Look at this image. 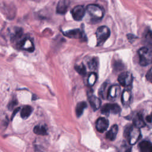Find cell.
Wrapping results in <instances>:
<instances>
[{
	"label": "cell",
	"mask_w": 152,
	"mask_h": 152,
	"mask_svg": "<svg viewBox=\"0 0 152 152\" xmlns=\"http://www.w3.org/2000/svg\"><path fill=\"white\" fill-rule=\"evenodd\" d=\"M124 135L127 139L130 144L134 145L140 138L141 132L140 128L136 127L134 125L130 126L126 129Z\"/></svg>",
	"instance_id": "cell-1"
},
{
	"label": "cell",
	"mask_w": 152,
	"mask_h": 152,
	"mask_svg": "<svg viewBox=\"0 0 152 152\" xmlns=\"http://www.w3.org/2000/svg\"><path fill=\"white\" fill-rule=\"evenodd\" d=\"M140 64L146 66L152 63V47H143L139 51Z\"/></svg>",
	"instance_id": "cell-2"
},
{
	"label": "cell",
	"mask_w": 152,
	"mask_h": 152,
	"mask_svg": "<svg viewBox=\"0 0 152 152\" xmlns=\"http://www.w3.org/2000/svg\"><path fill=\"white\" fill-rule=\"evenodd\" d=\"M86 11L92 20L95 21L100 20L104 15L103 9L99 6L90 4L86 8Z\"/></svg>",
	"instance_id": "cell-3"
},
{
	"label": "cell",
	"mask_w": 152,
	"mask_h": 152,
	"mask_svg": "<svg viewBox=\"0 0 152 152\" xmlns=\"http://www.w3.org/2000/svg\"><path fill=\"white\" fill-rule=\"evenodd\" d=\"M96 34L97 38V45L98 46H102L109 37L110 30L108 27L102 26L98 29Z\"/></svg>",
	"instance_id": "cell-4"
},
{
	"label": "cell",
	"mask_w": 152,
	"mask_h": 152,
	"mask_svg": "<svg viewBox=\"0 0 152 152\" xmlns=\"http://www.w3.org/2000/svg\"><path fill=\"white\" fill-rule=\"evenodd\" d=\"M118 82L119 84L124 87H128L132 84L133 77L130 72H123L118 76Z\"/></svg>",
	"instance_id": "cell-5"
},
{
	"label": "cell",
	"mask_w": 152,
	"mask_h": 152,
	"mask_svg": "<svg viewBox=\"0 0 152 152\" xmlns=\"http://www.w3.org/2000/svg\"><path fill=\"white\" fill-rule=\"evenodd\" d=\"M121 112V108L117 104L107 103L105 105L101 110V112L103 114L108 115L109 114H118Z\"/></svg>",
	"instance_id": "cell-6"
},
{
	"label": "cell",
	"mask_w": 152,
	"mask_h": 152,
	"mask_svg": "<svg viewBox=\"0 0 152 152\" xmlns=\"http://www.w3.org/2000/svg\"><path fill=\"white\" fill-rule=\"evenodd\" d=\"M86 10L83 6H75L73 8L71 14L73 19L76 21H80L84 16Z\"/></svg>",
	"instance_id": "cell-7"
},
{
	"label": "cell",
	"mask_w": 152,
	"mask_h": 152,
	"mask_svg": "<svg viewBox=\"0 0 152 152\" xmlns=\"http://www.w3.org/2000/svg\"><path fill=\"white\" fill-rule=\"evenodd\" d=\"M19 46L22 50L29 52H33L35 50V47L33 42L29 38L22 39L19 43Z\"/></svg>",
	"instance_id": "cell-8"
},
{
	"label": "cell",
	"mask_w": 152,
	"mask_h": 152,
	"mask_svg": "<svg viewBox=\"0 0 152 152\" xmlns=\"http://www.w3.org/2000/svg\"><path fill=\"white\" fill-rule=\"evenodd\" d=\"M109 126L108 121L105 118H99L96 123V130L100 132H105Z\"/></svg>",
	"instance_id": "cell-9"
},
{
	"label": "cell",
	"mask_w": 152,
	"mask_h": 152,
	"mask_svg": "<svg viewBox=\"0 0 152 152\" xmlns=\"http://www.w3.org/2000/svg\"><path fill=\"white\" fill-rule=\"evenodd\" d=\"M119 91H120V87L119 86L114 85L111 86L108 90L107 98L111 100H115V99L117 98L118 96L119 95Z\"/></svg>",
	"instance_id": "cell-10"
},
{
	"label": "cell",
	"mask_w": 152,
	"mask_h": 152,
	"mask_svg": "<svg viewBox=\"0 0 152 152\" xmlns=\"http://www.w3.org/2000/svg\"><path fill=\"white\" fill-rule=\"evenodd\" d=\"M64 35L70 38L74 39H81L83 37V32L79 29L68 30V31L64 32Z\"/></svg>",
	"instance_id": "cell-11"
},
{
	"label": "cell",
	"mask_w": 152,
	"mask_h": 152,
	"mask_svg": "<svg viewBox=\"0 0 152 152\" xmlns=\"http://www.w3.org/2000/svg\"><path fill=\"white\" fill-rule=\"evenodd\" d=\"M70 4V1L67 0H61L58 2L56 7V12L60 14H65L68 9Z\"/></svg>",
	"instance_id": "cell-12"
},
{
	"label": "cell",
	"mask_w": 152,
	"mask_h": 152,
	"mask_svg": "<svg viewBox=\"0 0 152 152\" xmlns=\"http://www.w3.org/2000/svg\"><path fill=\"white\" fill-rule=\"evenodd\" d=\"M89 101L94 111H96L99 109L101 105V101L98 97L93 95H89Z\"/></svg>",
	"instance_id": "cell-13"
},
{
	"label": "cell",
	"mask_w": 152,
	"mask_h": 152,
	"mask_svg": "<svg viewBox=\"0 0 152 152\" xmlns=\"http://www.w3.org/2000/svg\"><path fill=\"white\" fill-rule=\"evenodd\" d=\"M133 125L139 128L145 127L146 123L143 116L140 114H137L133 118Z\"/></svg>",
	"instance_id": "cell-14"
},
{
	"label": "cell",
	"mask_w": 152,
	"mask_h": 152,
	"mask_svg": "<svg viewBox=\"0 0 152 152\" xmlns=\"http://www.w3.org/2000/svg\"><path fill=\"white\" fill-rule=\"evenodd\" d=\"M118 131V127L117 125H114L111 128L110 130L108 131L106 134V138L110 141L115 140Z\"/></svg>",
	"instance_id": "cell-15"
},
{
	"label": "cell",
	"mask_w": 152,
	"mask_h": 152,
	"mask_svg": "<svg viewBox=\"0 0 152 152\" xmlns=\"http://www.w3.org/2000/svg\"><path fill=\"white\" fill-rule=\"evenodd\" d=\"M131 98V92L130 89H126L122 94L121 100L124 105H129Z\"/></svg>",
	"instance_id": "cell-16"
},
{
	"label": "cell",
	"mask_w": 152,
	"mask_h": 152,
	"mask_svg": "<svg viewBox=\"0 0 152 152\" xmlns=\"http://www.w3.org/2000/svg\"><path fill=\"white\" fill-rule=\"evenodd\" d=\"M10 36L12 40H19L23 36V30L21 28L15 27L14 29L11 30Z\"/></svg>",
	"instance_id": "cell-17"
},
{
	"label": "cell",
	"mask_w": 152,
	"mask_h": 152,
	"mask_svg": "<svg viewBox=\"0 0 152 152\" xmlns=\"http://www.w3.org/2000/svg\"><path fill=\"white\" fill-rule=\"evenodd\" d=\"M141 152H152V143L149 141H143L139 143Z\"/></svg>",
	"instance_id": "cell-18"
},
{
	"label": "cell",
	"mask_w": 152,
	"mask_h": 152,
	"mask_svg": "<svg viewBox=\"0 0 152 152\" xmlns=\"http://www.w3.org/2000/svg\"><path fill=\"white\" fill-rule=\"evenodd\" d=\"M87 105L85 102H81L77 105L75 108V112L77 117H80L82 115L84 110L87 108Z\"/></svg>",
	"instance_id": "cell-19"
},
{
	"label": "cell",
	"mask_w": 152,
	"mask_h": 152,
	"mask_svg": "<svg viewBox=\"0 0 152 152\" xmlns=\"http://www.w3.org/2000/svg\"><path fill=\"white\" fill-rule=\"evenodd\" d=\"M33 132L38 135H45L47 134V128L45 126L38 125L34 127Z\"/></svg>",
	"instance_id": "cell-20"
},
{
	"label": "cell",
	"mask_w": 152,
	"mask_h": 152,
	"mask_svg": "<svg viewBox=\"0 0 152 152\" xmlns=\"http://www.w3.org/2000/svg\"><path fill=\"white\" fill-rule=\"evenodd\" d=\"M33 111V108L30 106H24L22 109L21 117L23 119H27Z\"/></svg>",
	"instance_id": "cell-21"
},
{
	"label": "cell",
	"mask_w": 152,
	"mask_h": 152,
	"mask_svg": "<svg viewBox=\"0 0 152 152\" xmlns=\"http://www.w3.org/2000/svg\"><path fill=\"white\" fill-rule=\"evenodd\" d=\"M96 80H97L96 74L95 73H90V75H89V77H88V79H87L88 84L90 86H93L95 84Z\"/></svg>",
	"instance_id": "cell-22"
},
{
	"label": "cell",
	"mask_w": 152,
	"mask_h": 152,
	"mask_svg": "<svg viewBox=\"0 0 152 152\" xmlns=\"http://www.w3.org/2000/svg\"><path fill=\"white\" fill-rule=\"evenodd\" d=\"M89 68L91 70H95L96 69L97 66H98V61L97 59L95 58H93L92 59H91L89 61V62L87 63Z\"/></svg>",
	"instance_id": "cell-23"
},
{
	"label": "cell",
	"mask_w": 152,
	"mask_h": 152,
	"mask_svg": "<svg viewBox=\"0 0 152 152\" xmlns=\"http://www.w3.org/2000/svg\"><path fill=\"white\" fill-rule=\"evenodd\" d=\"M75 70L77 71L79 74L80 75L84 76L86 74V68L84 65H81V66H76L75 67Z\"/></svg>",
	"instance_id": "cell-24"
},
{
	"label": "cell",
	"mask_w": 152,
	"mask_h": 152,
	"mask_svg": "<svg viewBox=\"0 0 152 152\" xmlns=\"http://www.w3.org/2000/svg\"><path fill=\"white\" fill-rule=\"evenodd\" d=\"M107 84H106V83H103L100 89H99V95L103 98H105V95H106V96H107V95L106 94V88H107Z\"/></svg>",
	"instance_id": "cell-25"
},
{
	"label": "cell",
	"mask_w": 152,
	"mask_h": 152,
	"mask_svg": "<svg viewBox=\"0 0 152 152\" xmlns=\"http://www.w3.org/2000/svg\"><path fill=\"white\" fill-rule=\"evenodd\" d=\"M131 147L124 143V144H123L122 146L121 147L119 152H131Z\"/></svg>",
	"instance_id": "cell-26"
},
{
	"label": "cell",
	"mask_w": 152,
	"mask_h": 152,
	"mask_svg": "<svg viewBox=\"0 0 152 152\" xmlns=\"http://www.w3.org/2000/svg\"><path fill=\"white\" fill-rule=\"evenodd\" d=\"M17 103V102L16 100H13L8 105V108L10 110H11L15 106H16Z\"/></svg>",
	"instance_id": "cell-27"
},
{
	"label": "cell",
	"mask_w": 152,
	"mask_h": 152,
	"mask_svg": "<svg viewBox=\"0 0 152 152\" xmlns=\"http://www.w3.org/2000/svg\"><path fill=\"white\" fill-rule=\"evenodd\" d=\"M147 78L152 82V69L148 73V74H147Z\"/></svg>",
	"instance_id": "cell-28"
},
{
	"label": "cell",
	"mask_w": 152,
	"mask_h": 152,
	"mask_svg": "<svg viewBox=\"0 0 152 152\" xmlns=\"http://www.w3.org/2000/svg\"><path fill=\"white\" fill-rule=\"evenodd\" d=\"M146 120L148 121V122L151 123V120H152V115L147 116V118H146Z\"/></svg>",
	"instance_id": "cell-29"
}]
</instances>
